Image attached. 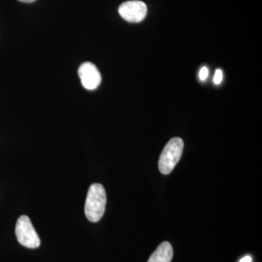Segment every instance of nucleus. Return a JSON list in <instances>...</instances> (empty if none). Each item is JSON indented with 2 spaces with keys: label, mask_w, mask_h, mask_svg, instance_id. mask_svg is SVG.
<instances>
[{
  "label": "nucleus",
  "mask_w": 262,
  "mask_h": 262,
  "mask_svg": "<svg viewBox=\"0 0 262 262\" xmlns=\"http://www.w3.org/2000/svg\"><path fill=\"white\" fill-rule=\"evenodd\" d=\"M252 261V258H251V256H245L244 258H243L242 259L239 261V262H251Z\"/></svg>",
  "instance_id": "nucleus-9"
},
{
  "label": "nucleus",
  "mask_w": 262,
  "mask_h": 262,
  "mask_svg": "<svg viewBox=\"0 0 262 262\" xmlns=\"http://www.w3.org/2000/svg\"><path fill=\"white\" fill-rule=\"evenodd\" d=\"M119 14L130 23H139L145 18L147 7L145 3L139 0H133L122 3L119 8Z\"/></svg>",
  "instance_id": "nucleus-4"
},
{
  "label": "nucleus",
  "mask_w": 262,
  "mask_h": 262,
  "mask_svg": "<svg viewBox=\"0 0 262 262\" xmlns=\"http://www.w3.org/2000/svg\"><path fill=\"white\" fill-rule=\"evenodd\" d=\"M208 76V70L206 67H203L200 71L199 77L202 81L206 80Z\"/></svg>",
  "instance_id": "nucleus-8"
},
{
  "label": "nucleus",
  "mask_w": 262,
  "mask_h": 262,
  "mask_svg": "<svg viewBox=\"0 0 262 262\" xmlns=\"http://www.w3.org/2000/svg\"><path fill=\"white\" fill-rule=\"evenodd\" d=\"M184 146V141L181 138H173L168 141L160 155L158 163L162 173L168 175L173 170L182 158Z\"/></svg>",
  "instance_id": "nucleus-2"
},
{
  "label": "nucleus",
  "mask_w": 262,
  "mask_h": 262,
  "mask_svg": "<svg viewBox=\"0 0 262 262\" xmlns=\"http://www.w3.org/2000/svg\"><path fill=\"white\" fill-rule=\"evenodd\" d=\"M79 77L84 89L95 90L101 82V75L97 67L91 62H84L79 67Z\"/></svg>",
  "instance_id": "nucleus-5"
},
{
  "label": "nucleus",
  "mask_w": 262,
  "mask_h": 262,
  "mask_svg": "<svg viewBox=\"0 0 262 262\" xmlns=\"http://www.w3.org/2000/svg\"><path fill=\"white\" fill-rule=\"evenodd\" d=\"M173 256V249L170 243L163 242L150 256L147 262H170Z\"/></svg>",
  "instance_id": "nucleus-6"
},
{
  "label": "nucleus",
  "mask_w": 262,
  "mask_h": 262,
  "mask_svg": "<svg viewBox=\"0 0 262 262\" xmlns=\"http://www.w3.org/2000/svg\"><path fill=\"white\" fill-rule=\"evenodd\" d=\"M222 79H223V73H222V70H216L214 77H213V82L215 84H220L222 82Z\"/></svg>",
  "instance_id": "nucleus-7"
},
{
  "label": "nucleus",
  "mask_w": 262,
  "mask_h": 262,
  "mask_svg": "<svg viewBox=\"0 0 262 262\" xmlns=\"http://www.w3.org/2000/svg\"><path fill=\"white\" fill-rule=\"evenodd\" d=\"M17 239L22 246L28 248H37L40 246V238L27 215L19 217L15 226Z\"/></svg>",
  "instance_id": "nucleus-3"
},
{
  "label": "nucleus",
  "mask_w": 262,
  "mask_h": 262,
  "mask_svg": "<svg viewBox=\"0 0 262 262\" xmlns=\"http://www.w3.org/2000/svg\"><path fill=\"white\" fill-rule=\"evenodd\" d=\"M18 1L22 2V3H31L33 2L36 1V0H18Z\"/></svg>",
  "instance_id": "nucleus-10"
},
{
  "label": "nucleus",
  "mask_w": 262,
  "mask_h": 262,
  "mask_svg": "<svg viewBox=\"0 0 262 262\" xmlns=\"http://www.w3.org/2000/svg\"><path fill=\"white\" fill-rule=\"evenodd\" d=\"M106 205V193L101 184H94L90 187L85 205L84 213L88 220L91 222H98L101 220Z\"/></svg>",
  "instance_id": "nucleus-1"
}]
</instances>
